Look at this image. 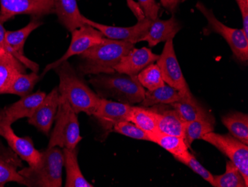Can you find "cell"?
Instances as JSON below:
<instances>
[{
  "label": "cell",
  "mask_w": 248,
  "mask_h": 187,
  "mask_svg": "<svg viewBox=\"0 0 248 187\" xmlns=\"http://www.w3.org/2000/svg\"><path fill=\"white\" fill-rule=\"evenodd\" d=\"M133 43L111 40L104 37L100 43L80 54L81 63L78 68L80 75L111 74L115 68L134 47Z\"/></svg>",
  "instance_id": "1"
},
{
  "label": "cell",
  "mask_w": 248,
  "mask_h": 187,
  "mask_svg": "<svg viewBox=\"0 0 248 187\" xmlns=\"http://www.w3.org/2000/svg\"><path fill=\"white\" fill-rule=\"evenodd\" d=\"M54 70L59 76L58 91L61 96L68 101L77 114L83 112L93 116L101 98L88 86L68 61L60 64Z\"/></svg>",
  "instance_id": "2"
},
{
  "label": "cell",
  "mask_w": 248,
  "mask_h": 187,
  "mask_svg": "<svg viewBox=\"0 0 248 187\" xmlns=\"http://www.w3.org/2000/svg\"><path fill=\"white\" fill-rule=\"evenodd\" d=\"M89 83L101 99L115 100L129 105L140 104L146 93L137 76L117 72L94 75L89 80Z\"/></svg>",
  "instance_id": "3"
},
{
  "label": "cell",
  "mask_w": 248,
  "mask_h": 187,
  "mask_svg": "<svg viewBox=\"0 0 248 187\" xmlns=\"http://www.w3.org/2000/svg\"><path fill=\"white\" fill-rule=\"evenodd\" d=\"M63 152L60 147L47 148L41 152L40 162L33 167H22L19 173L29 187H61Z\"/></svg>",
  "instance_id": "4"
},
{
  "label": "cell",
  "mask_w": 248,
  "mask_h": 187,
  "mask_svg": "<svg viewBox=\"0 0 248 187\" xmlns=\"http://www.w3.org/2000/svg\"><path fill=\"white\" fill-rule=\"evenodd\" d=\"M54 121L55 126L50 136L48 147L76 149L78 143L83 139L80 136L78 114L62 96Z\"/></svg>",
  "instance_id": "5"
},
{
  "label": "cell",
  "mask_w": 248,
  "mask_h": 187,
  "mask_svg": "<svg viewBox=\"0 0 248 187\" xmlns=\"http://www.w3.org/2000/svg\"><path fill=\"white\" fill-rule=\"evenodd\" d=\"M196 7L207 19L209 33L214 32L222 36L231 47L235 58L243 64L248 63V37L243 29H232L224 25L216 17L213 11L202 2H197Z\"/></svg>",
  "instance_id": "6"
},
{
  "label": "cell",
  "mask_w": 248,
  "mask_h": 187,
  "mask_svg": "<svg viewBox=\"0 0 248 187\" xmlns=\"http://www.w3.org/2000/svg\"><path fill=\"white\" fill-rule=\"evenodd\" d=\"M202 139L208 142L226 155L237 167L248 186V145H245L230 133L220 135L213 131L204 135Z\"/></svg>",
  "instance_id": "7"
},
{
  "label": "cell",
  "mask_w": 248,
  "mask_h": 187,
  "mask_svg": "<svg viewBox=\"0 0 248 187\" xmlns=\"http://www.w3.org/2000/svg\"><path fill=\"white\" fill-rule=\"evenodd\" d=\"M156 62L161 70L163 80L167 85L176 89L181 94L191 92L175 55L173 40L170 39L165 42L162 53Z\"/></svg>",
  "instance_id": "8"
},
{
  "label": "cell",
  "mask_w": 248,
  "mask_h": 187,
  "mask_svg": "<svg viewBox=\"0 0 248 187\" xmlns=\"http://www.w3.org/2000/svg\"><path fill=\"white\" fill-rule=\"evenodd\" d=\"M72 34L70 46L66 52L58 61L48 64L43 70L41 77L44 76L51 69L58 68L64 61H68L71 57L80 55L93 46L97 45L104 37V34L100 31L88 24L75 29L72 32Z\"/></svg>",
  "instance_id": "9"
},
{
  "label": "cell",
  "mask_w": 248,
  "mask_h": 187,
  "mask_svg": "<svg viewBox=\"0 0 248 187\" xmlns=\"http://www.w3.org/2000/svg\"><path fill=\"white\" fill-rule=\"evenodd\" d=\"M132 105L107 99H100V103L93 116L105 131L106 136L120 122L129 121Z\"/></svg>",
  "instance_id": "10"
},
{
  "label": "cell",
  "mask_w": 248,
  "mask_h": 187,
  "mask_svg": "<svg viewBox=\"0 0 248 187\" xmlns=\"http://www.w3.org/2000/svg\"><path fill=\"white\" fill-rule=\"evenodd\" d=\"M0 14L11 19L16 15L41 17L54 13V0H0Z\"/></svg>",
  "instance_id": "11"
},
{
  "label": "cell",
  "mask_w": 248,
  "mask_h": 187,
  "mask_svg": "<svg viewBox=\"0 0 248 187\" xmlns=\"http://www.w3.org/2000/svg\"><path fill=\"white\" fill-rule=\"evenodd\" d=\"M61 95L55 87L46 96L30 117L28 122L35 127L41 133L48 136L59 107Z\"/></svg>",
  "instance_id": "12"
},
{
  "label": "cell",
  "mask_w": 248,
  "mask_h": 187,
  "mask_svg": "<svg viewBox=\"0 0 248 187\" xmlns=\"http://www.w3.org/2000/svg\"><path fill=\"white\" fill-rule=\"evenodd\" d=\"M151 22L152 19L145 17L138 20V23L131 27H117V26L100 24L85 17V23L86 24L100 31L107 38L129 42L133 44L140 42L142 37L145 35L148 30Z\"/></svg>",
  "instance_id": "13"
},
{
  "label": "cell",
  "mask_w": 248,
  "mask_h": 187,
  "mask_svg": "<svg viewBox=\"0 0 248 187\" xmlns=\"http://www.w3.org/2000/svg\"><path fill=\"white\" fill-rule=\"evenodd\" d=\"M42 23L37 17L33 18L30 23L22 29L16 31H6L5 40L8 51L13 54L25 67L31 69L32 72H38L39 65L31 61L24 54V46L28 37L33 31L41 26Z\"/></svg>",
  "instance_id": "14"
},
{
  "label": "cell",
  "mask_w": 248,
  "mask_h": 187,
  "mask_svg": "<svg viewBox=\"0 0 248 187\" xmlns=\"http://www.w3.org/2000/svg\"><path fill=\"white\" fill-rule=\"evenodd\" d=\"M46 94L37 91L21 98L19 101L0 110V125H12L20 119L29 118L33 114Z\"/></svg>",
  "instance_id": "15"
},
{
  "label": "cell",
  "mask_w": 248,
  "mask_h": 187,
  "mask_svg": "<svg viewBox=\"0 0 248 187\" xmlns=\"http://www.w3.org/2000/svg\"><path fill=\"white\" fill-rule=\"evenodd\" d=\"M0 136L5 138L8 146L22 160L27 162L29 167H33L40 162L41 152L34 147L31 138L17 136L11 128V125H0Z\"/></svg>",
  "instance_id": "16"
},
{
  "label": "cell",
  "mask_w": 248,
  "mask_h": 187,
  "mask_svg": "<svg viewBox=\"0 0 248 187\" xmlns=\"http://www.w3.org/2000/svg\"><path fill=\"white\" fill-rule=\"evenodd\" d=\"M158 58L159 55L154 54L150 49L133 48L122 58L115 67V71L130 76H137L146 67L156 62Z\"/></svg>",
  "instance_id": "17"
},
{
  "label": "cell",
  "mask_w": 248,
  "mask_h": 187,
  "mask_svg": "<svg viewBox=\"0 0 248 187\" xmlns=\"http://www.w3.org/2000/svg\"><path fill=\"white\" fill-rule=\"evenodd\" d=\"M22 167V159L0 140V187L9 182L25 186L24 178L19 173V168Z\"/></svg>",
  "instance_id": "18"
},
{
  "label": "cell",
  "mask_w": 248,
  "mask_h": 187,
  "mask_svg": "<svg viewBox=\"0 0 248 187\" xmlns=\"http://www.w3.org/2000/svg\"><path fill=\"white\" fill-rule=\"evenodd\" d=\"M157 104L150 107L156 112L157 129L161 133L174 136H184L186 122L172 106Z\"/></svg>",
  "instance_id": "19"
},
{
  "label": "cell",
  "mask_w": 248,
  "mask_h": 187,
  "mask_svg": "<svg viewBox=\"0 0 248 187\" xmlns=\"http://www.w3.org/2000/svg\"><path fill=\"white\" fill-rule=\"evenodd\" d=\"M182 27L179 21L177 20L175 17L167 20H162L158 18L153 19L140 42H148L150 47H155L161 42H166L170 39L173 40Z\"/></svg>",
  "instance_id": "20"
},
{
  "label": "cell",
  "mask_w": 248,
  "mask_h": 187,
  "mask_svg": "<svg viewBox=\"0 0 248 187\" xmlns=\"http://www.w3.org/2000/svg\"><path fill=\"white\" fill-rule=\"evenodd\" d=\"M54 13L61 24L70 32L86 25L85 17L80 14L77 0H54Z\"/></svg>",
  "instance_id": "21"
},
{
  "label": "cell",
  "mask_w": 248,
  "mask_h": 187,
  "mask_svg": "<svg viewBox=\"0 0 248 187\" xmlns=\"http://www.w3.org/2000/svg\"><path fill=\"white\" fill-rule=\"evenodd\" d=\"M179 114L185 122H189L210 117L212 114L202 105L191 92L185 94H181V99L176 102L170 104Z\"/></svg>",
  "instance_id": "22"
},
{
  "label": "cell",
  "mask_w": 248,
  "mask_h": 187,
  "mask_svg": "<svg viewBox=\"0 0 248 187\" xmlns=\"http://www.w3.org/2000/svg\"><path fill=\"white\" fill-rule=\"evenodd\" d=\"M64 167L66 171L65 187H93L83 176L78 160V149L63 148Z\"/></svg>",
  "instance_id": "23"
},
{
  "label": "cell",
  "mask_w": 248,
  "mask_h": 187,
  "mask_svg": "<svg viewBox=\"0 0 248 187\" xmlns=\"http://www.w3.org/2000/svg\"><path fill=\"white\" fill-rule=\"evenodd\" d=\"M26 68L13 54L8 51L0 54V94L11 84L15 76L26 73Z\"/></svg>",
  "instance_id": "24"
},
{
  "label": "cell",
  "mask_w": 248,
  "mask_h": 187,
  "mask_svg": "<svg viewBox=\"0 0 248 187\" xmlns=\"http://www.w3.org/2000/svg\"><path fill=\"white\" fill-rule=\"evenodd\" d=\"M181 99V93L175 88L164 85L155 90H147L144 99L140 103L141 107H150L157 104H170L176 102Z\"/></svg>",
  "instance_id": "25"
},
{
  "label": "cell",
  "mask_w": 248,
  "mask_h": 187,
  "mask_svg": "<svg viewBox=\"0 0 248 187\" xmlns=\"http://www.w3.org/2000/svg\"><path fill=\"white\" fill-rule=\"evenodd\" d=\"M215 119L213 115L186 122L183 138L188 148L196 139H202L206 134L214 131Z\"/></svg>",
  "instance_id": "26"
},
{
  "label": "cell",
  "mask_w": 248,
  "mask_h": 187,
  "mask_svg": "<svg viewBox=\"0 0 248 187\" xmlns=\"http://www.w3.org/2000/svg\"><path fill=\"white\" fill-rule=\"evenodd\" d=\"M222 123L230 134L241 142L248 145V116L241 112H232L224 116Z\"/></svg>",
  "instance_id": "27"
},
{
  "label": "cell",
  "mask_w": 248,
  "mask_h": 187,
  "mask_svg": "<svg viewBox=\"0 0 248 187\" xmlns=\"http://www.w3.org/2000/svg\"><path fill=\"white\" fill-rule=\"evenodd\" d=\"M129 122L137 125L147 133H155L158 131L157 115L151 107L132 105Z\"/></svg>",
  "instance_id": "28"
},
{
  "label": "cell",
  "mask_w": 248,
  "mask_h": 187,
  "mask_svg": "<svg viewBox=\"0 0 248 187\" xmlns=\"http://www.w3.org/2000/svg\"><path fill=\"white\" fill-rule=\"evenodd\" d=\"M37 72H32L30 74L19 73L15 76L9 85L5 88L2 94H13L21 98L31 93L36 84L40 80Z\"/></svg>",
  "instance_id": "29"
},
{
  "label": "cell",
  "mask_w": 248,
  "mask_h": 187,
  "mask_svg": "<svg viewBox=\"0 0 248 187\" xmlns=\"http://www.w3.org/2000/svg\"><path fill=\"white\" fill-rule=\"evenodd\" d=\"M148 135L150 142H155L167 152L172 153L174 157L181 155L189 151V148L186 146L182 136L166 135L161 133L159 131L155 133H148Z\"/></svg>",
  "instance_id": "30"
},
{
  "label": "cell",
  "mask_w": 248,
  "mask_h": 187,
  "mask_svg": "<svg viewBox=\"0 0 248 187\" xmlns=\"http://www.w3.org/2000/svg\"><path fill=\"white\" fill-rule=\"evenodd\" d=\"M214 187H248L237 167L228 160L226 171L221 175H213Z\"/></svg>",
  "instance_id": "31"
},
{
  "label": "cell",
  "mask_w": 248,
  "mask_h": 187,
  "mask_svg": "<svg viewBox=\"0 0 248 187\" xmlns=\"http://www.w3.org/2000/svg\"><path fill=\"white\" fill-rule=\"evenodd\" d=\"M140 85L147 90L152 91L165 85L162 75L157 64H152L146 67L137 75Z\"/></svg>",
  "instance_id": "32"
},
{
  "label": "cell",
  "mask_w": 248,
  "mask_h": 187,
  "mask_svg": "<svg viewBox=\"0 0 248 187\" xmlns=\"http://www.w3.org/2000/svg\"><path fill=\"white\" fill-rule=\"evenodd\" d=\"M178 161L181 162L183 164L187 166L189 168L193 170L196 174L201 176L203 179L205 180L209 184H211L213 187H214V180H213V175L208 171L206 170L199 161L189 151L185 152L181 155L175 157Z\"/></svg>",
  "instance_id": "33"
},
{
  "label": "cell",
  "mask_w": 248,
  "mask_h": 187,
  "mask_svg": "<svg viewBox=\"0 0 248 187\" xmlns=\"http://www.w3.org/2000/svg\"><path fill=\"white\" fill-rule=\"evenodd\" d=\"M113 131L132 139L150 141L148 133L129 121L120 122L115 125Z\"/></svg>",
  "instance_id": "34"
},
{
  "label": "cell",
  "mask_w": 248,
  "mask_h": 187,
  "mask_svg": "<svg viewBox=\"0 0 248 187\" xmlns=\"http://www.w3.org/2000/svg\"><path fill=\"white\" fill-rule=\"evenodd\" d=\"M139 4L146 17L152 20L158 18L160 7L156 0H139Z\"/></svg>",
  "instance_id": "35"
},
{
  "label": "cell",
  "mask_w": 248,
  "mask_h": 187,
  "mask_svg": "<svg viewBox=\"0 0 248 187\" xmlns=\"http://www.w3.org/2000/svg\"><path fill=\"white\" fill-rule=\"evenodd\" d=\"M239 5L243 22V31L248 37V0H235Z\"/></svg>",
  "instance_id": "36"
},
{
  "label": "cell",
  "mask_w": 248,
  "mask_h": 187,
  "mask_svg": "<svg viewBox=\"0 0 248 187\" xmlns=\"http://www.w3.org/2000/svg\"><path fill=\"white\" fill-rule=\"evenodd\" d=\"M8 20H9V19L6 16L0 14V54L4 51H8V46L5 40L6 31L3 26L4 23Z\"/></svg>",
  "instance_id": "37"
},
{
  "label": "cell",
  "mask_w": 248,
  "mask_h": 187,
  "mask_svg": "<svg viewBox=\"0 0 248 187\" xmlns=\"http://www.w3.org/2000/svg\"><path fill=\"white\" fill-rule=\"evenodd\" d=\"M127 3L129 8L132 10L134 15L137 17L138 20L146 17L139 3L134 2L133 0H127Z\"/></svg>",
  "instance_id": "38"
},
{
  "label": "cell",
  "mask_w": 248,
  "mask_h": 187,
  "mask_svg": "<svg viewBox=\"0 0 248 187\" xmlns=\"http://www.w3.org/2000/svg\"><path fill=\"white\" fill-rule=\"evenodd\" d=\"M182 1V0H161V3L164 8L168 10L169 12L174 13Z\"/></svg>",
  "instance_id": "39"
}]
</instances>
